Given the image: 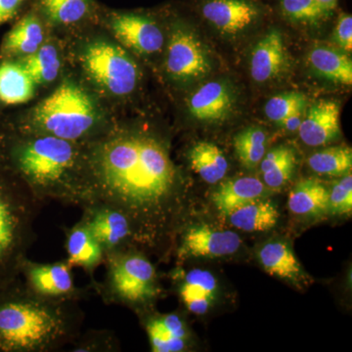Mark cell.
<instances>
[{"label":"cell","instance_id":"cell-1","mask_svg":"<svg viewBox=\"0 0 352 352\" xmlns=\"http://www.w3.org/2000/svg\"><path fill=\"white\" fill-rule=\"evenodd\" d=\"M87 160L94 204L126 214L131 240L159 241L182 200L166 146L142 132H120L92 146Z\"/></svg>","mask_w":352,"mask_h":352},{"label":"cell","instance_id":"cell-2","mask_svg":"<svg viewBox=\"0 0 352 352\" xmlns=\"http://www.w3.org/2000/svg\"><path fill=\"white\" fill-rule=\"evenodd\" d=\"M0 157L38 200L94 203L87 150L78 142L38 133L1 136Z\"/></svg>","mask_w":352,"mask_h":352},{"label":"cell","instance_id":"cell-3","mask_svg":"<svg viewBox=\"0 0 352 352\" xmlns=\"http://www.w3.org/2000/svg\"><path fill=\"white\" fill-rule=\"evenodd\" d=\"M69 298L36 293L20 279L0 291V352H43L65 344L75 332Z\"/></svg>","mask_w":352,"mask_h":352},{"label":"cell","instance_id":"cell-4","mask_svg":"<svg viewBox=\"0 0 352 352\" xmlns=\"http://www.w3.org/2000/svg\"><path fill=\"white\" fill-rule=\"evenodd\" d=\"M39 201L0 157V291L22 275Z\"/></svg>","mask_w":352,"mask_h":352},{"label":"cell","instance_id":"cell-5","mask_svg":"<svg viewBox=\"0 0 352 352\" xmlns=\"http://www.w3.org/2000/svg\"><path fill=\"white\" fill-rule=\"evenodd\" d=\"M31 120L32 133L80 142L94 131L98 116L94 100L82 88L64 82L34 108Z\"/></svg>","mask_w":352,"mask_h":352},{"label":"cell","instance_id":"cell-6","mask_svg":"<svg viewBox=\"0 0 352 352\" xmlns=\"http://www.w3.org/2000/svg\"><path fill=\"white\" fill-rule=\"evenodd\" d=\"M85 73L107 94L126 96L136 88L139 69L135 62L117 44L95 41L82 54Z\"/></svg>","mask_w":352,"mask_h":352},{"label":"cell","instance_id":"cell-7","mask_svg":"<svg viewBox=\"0 0 352 352\" xmlns=\"http://www.w3.org/2000/svg\"><path fill=\"white\" fill-rule=\"evenodd\" d=\"M109 254V288L116 298L129 303L149 302L159 293L156 270L138 254Z\"/></svg>","mask_w":352,"mask_h":352},{"label":"cell","instance_id":"cell-8","mask_svg":"<svg viewBox=\"0 0 352 352\" xmlns=\"http://www.w3.org/2000/svg\"><path fill=\"white\" fill-rule=\"evenodd\" d=\"M164 65L168 76L182 83L201 80L212 71V62L203 43L183 25L173 28Z\"/></svg>","mask_w":352,"mask_h":352},{"label":"cell","instance_id":"cell-9","mask_svg":"<svg viewBox=\"0 0 352 352\" xmlns=\"http://www.w3.org/2000/svg\"><path fill=\"white\" fill-rule=\"evenodd\" d=\"M108 25L115 38L140 55H152L163 48V31L156 21L143 14L113 12Z\"/></svg>","mask_w":352,"mask_h":352},{"label":"cell","instance_id":"cell-10","mask_svg":"<svg viewBox=\"0 0 352 352\" xmlns=\"http://www.w3.org/2000/svg\"><path fill=\"white\" fill-rule=\"evenodd\" d=\"M201 15L223 34H240L256 24L263 9L256 0H205Z\"/></svg>","mask_w":352,"mask_h":352},{"label":"cell","instance_id":"cell-11","mask_svg":"<svg viewBox=\"0 0 352 352\" xmlns=\"http://www.w3.org/2000/svg\"><path fill=\"white\" fill-rule=\"evenodd\" d=\"M242 240L237 233L201 224L190 227L183 236L180 258H221L239 251Z\"/></svg>","mask_w":352,"mask_h":352},{"label":"cell","instance_id":"cell-12","mask_svg":"<svg viewBox=\"0 0 352 352\" xmlns=\"http://www.w3.org/2000/svg\"><path fill=\"white\" fill-rule=\"evenodd\" d=\"M83 226L100 244L104 252L118 251L126 241L131 240V222L126 214L102 204L85 207Z\"/></svg>","mask_w":352,"mask_h":352},{"label":"cell","instance_id":"cell-13","mask_svg":"<svg viewBox=\"0 0 352 352\" xmlns=\"http://www.w3.org/2000/svg\"><path fill=\"white\" fill-rule=\"evenodd\" d=\"M235 103L232 87L226 80H212L199 87L187 106L190 115L199 122H220L231 115Z\"/></svg>","mask_w":352,"mask_h":352},{"label":"cell","instance_id":"cell-14","mask_svg":"<svg viewBox=\"0 0 352 352\" xmlns=\"http://www.w3.org/2000/svg\"><path fill=\"white\" fill-rule=\"evenodd\" d=\"M289 65L283 36L278 30H271L254 45L250 71L254 82L264 83L284 75Z\"/></svg>","mask_w":352,"mask_h":352},{"label":"cell","instance_id":"cell-15","mask_svg":"<svg viewBox=\"0 0 352 352\" xmlns=\"http://www.w3.org/2000/svg\"><path fill=\"white\" fill-rule=\"evenodd\" d=\"M340 104L333 100H319L308 109L298 127L302 142L311 147L327 145L340 138Z\"/></svg>","mask_w":352,"mask_h":352},{"label":"cell","instance_id":"cell-16","mask_svg":"<svg viewBox=\"0 0 352 352\" xmlns=\"http://www.w3.org/2000/svg\"><path fill=\"white\" fill-rule=\"evenodd\" d=\"M71 267L68 263L34 264L25 261L22 275L28 286L36 293L50 298H69L75 291Z\"/></svg>","mask_w":352,"mask_h":352},{"label":"cell","instance_id":"cell-17","mask_svg":"<svg viewBox=\"0 0 352 352\" xmlns=\"http://www.w3.org/2000/svg\"><path fill=\"white\" fill-rule=\"evenodd\" d=\"M44 29L36 9L25 14L7 34L0 47V60L29 56L43 45Z\"/></svg>","mask_w":352,"mask_h":352},{"label":"cell","instance_id":"cell-18","mask_svg":"<svg viewBox=\"0 0 352 352\" xmlns=\"http://www.w3.org/2000/svg\"><path fill=\"white\" fill-rule=\"evenodd\" d=\"M258 256L259 263L268 274L298 286L307 281L302 265L288 243L284 241L266 243L259 249Z\"/></svg>","mask_w":352,"mask_h":352},{"label":"cell","instance_id":"cell-19","mask_svg":"<svg viewBox=\"0 0 352 352\" xmlns=\"http://www.w3.org/2000/svg\"><path fill=\"white\" fill-rule=\"evenodd\" d=\"M265 194V185L256 177L244 176L222 182L212 196L215 208L220 214L227 217L232 210L249 203L263 198Z\"/></svg>","mask_w":352,"mask_h":352},{"label":"cell","instance_id":"cell-20","mask_svg":"<svg viewBox=\"0 0 352 352\" xmlns=\"http://www.w3.org/2000/svg\"><path fill=\"white\" fill-rule=\"evenodd\" d=\"M146 330L154 352H179L186 349L188 331L177 314L155 317L148 322Z\"/></svg>","mask_w":352,"mask_h":352},{"label":"cell","instance_id":"cell-21","mask_svg":"<svg viewBox=\"0 0 352 352\" xmlns=\"http://www.w3.org/2000/svg\"><path fill=\"white\" fill-rule=\"evenodd\" d=\"M36 85L19 60L0 62V102L6 105H20L34 97Z\"/></svg>","mask_w":352,"mask_h":352},{"label":"cell","instance_id":"cell-22","mask_svg":"<svg viewBox=\"0 0 352 352\" xmlns=\"http://www.w3.org/2000/svg\"><path fill=\"white\" fill-rule=\"evenodd\" d=\"M308 61L321 78L339 85H351L352 60L346 51L331 46H316L309 53Z\"/></svg>","mask_w":352,"mask_h":352},{"label":"cell","instance_id":"cell-23","mask_svg":"<svg viewBox=\"0 0 352 352\" xmlns=\"http://www.w3.org/2000/svg\"><path fill=\"white\" fill-rule=\"evenodd\" d=\"M34 9L58 25L80 24L92 19L98 11L94 0H36Z\"/></svg>","mask_w":352,"mask_h":352},{"label":"cell","instance_id":"cell-24","mask_svg":"<svg viewBox=\"0 0 352 352\" xmlns=\"http://www.w3.org/2000/svg\"><path fill=\"white\" fill-rule=\"evenodd\" d=\"M217 291V279L210 271L193 270L185 276L180 296L190 311L204 315L214 303Z\"/></svg>","mask_w":352,"mask_h":352},{"label":"cell","instance_id":"cell-25","mask_svg":"<svg viewBox=\"0 0 352 352\" xmlns=\"http://www.w3.org/2000/svg\"><path fill=\"white\" fill-rule=\"evenodd\" d=\"M279 215L272 201L259 198L236 208L227 217L231 226L239 230L264 232L276 226Z\"/></svg>","mask_w":352,"mask_h":352},{"label":"cell","instance_id":"cell-26","mask_svg":"<svg viewBox=\"0 0 352 352\" xmlns=\"http://www.w3.org/2000/svg\"><path fill=\"white\" fill-rule=\"evenodd\" d=\"M188 161L192 170L210 184H217L223 179L228 170V162L223 151L207 141L196 143L189 150Z\"/></svg>","mask_w":352,"mask_h":352},{"label":"cell","instance_id":"cell-27","mask_svg":"<svg viewBox=\"0 0 352 352\" xmlns=\"http://www.w3.org/2000/svg\"><path fill=\"white\" fill-rule=\"evenodd\" d=\"M329 190L324 183L307 178L296 184L289 196V208L296 215L316 217L328 210Z\"/></svg>","mask_w":352,"mask_h":352},{"label":"cell","instance_id":"cell-28","mask_svg":"<svg viewBox=\"0 0 352 352\" xmlns=\"http://www.w3.org/2000/svg\"><path fill=\"white\" fill-rule=\"evenodd\" d=\"M264 185L279 189L293 177L296 168V153L287 146H279L264 155L259 164Z\"/></svg>","mask_w":352,"mask_h":352},{"label":"cell","instance_id":"cell-29","mask_svg":"<svg viewBox=\"0 0 352 352\" xmlns=\"http://www.w3.org/2000/svg\"><path fill=\"white\" fill-rule=\"evenodd\" d=\"M67 252L69 265L82 266L87 270H91L100 263L104 254L100 244L82 222L69 231Z\"/></svg>","mask_w":352,"mask_h":352},{"label":"cell","instance_id":"cell-30","mask_svg":"<svg viewBox=\"0 0 352 352\" xmlns=\"http://www.w3.org/2000/svg\"><path fill=\"white\" fill-rule=\"evenodd\" d=\"M17 60L36 85L54 82L61 68L59 53L51 44H43L36 52Z\"/></svg>","mask_w":352,"mask_h":352},{"label":"cell","instance_id":"cell-31","mask_svg":"<svg viewBox=\"0 0 352 352\" xmlns=\"http://www.w3.org/2000/svg\"><path fill=\"white\" fill-rule=\"evenodd\" d=\"M267 134L258 126H250L234 138V148L241 164L248 170L258 168L266 154Z\"/></svg>","mask_w":352,"mask_h":352},{"label":"cell","instance_id":"cell-32","mask_svg":"<svg viewBox=\"0 0 352 352\" xmlns=\"http://www.w3.org/2000/svg\"><path fill=\"white\" fill-rule=\"evenodd\" d=\"M308 166L321 175L344 176L351 173L352 150L347 146L326 148L308 157Z\"/></svg>","mask_w":352,"mask_h":352},{"label":"cell","instance_id":"cell-33","mask_svg":"<svg viewBox=\"0 0 352 352\" xmlns=\"http://www.w3.org/2000/svg\"><path fill=\"white\" fill-rule=\"evenodd\" d=\"M307 106V97L302 92H284L271 97L266 102L264 113L272 122H281L292 113L305 111Z\"/></svg>","mask_w":352,"mask_h":352},{"label":"cell","instance_id":"cell-34","mask_svg":"<svg viewBox=\"0 0 352 352\" xmlns=\"http://www.w3.org/2000/svg\"><path fill=\"white\" fill-rule=\"evenodd\" d=\"M280 9L287 20L302 24H317L329 16L316 0H280Z\"/></svg>","mask_w":352,"mask_h":352},{"label":"cell","instance_id":"cell-35","mask_svg":"<svg viewBox=\"0 0 352 352\" xmlns=\"http://www.w3.org/2000/svg\"><path fill=\"white\" fill-rule=\"evenodd\" d=\"M328 210L333 214L349 215L352 212V176L344 175L329 191Z\"/></svg>","mask_w":352,"mask_h":352},{"label":"cell","instance_id":"cell-36","mask_svg":"<svg viewBox=\"0 0 352 352\" xmlns=\"http://www.w3.org/2000/svg\"><path fill=\"white\" fill-rule=\"evenodd\" d=\"M333 41L340 50L351 52L352 50V17L351 14L344 13L338 19L333 36Z\"/></svg>","mask_w":352,"mask_h":352},{"label":"cell","instance_id":"cell-37","mask_svg":"<svg viewBox=\"0 0 352 352\" xmlns=\"http://www.w3.org/2000/svg\"><path fill=\"white\" fill-rule=\"evenodd\" d=\"M27 2L28 0H0V27L13 20Z\"/></svg>","mask_w":352,"mask_h":352},{"label":"cell","instance_id":"cell-38","mask_svg":"<svg viewBox=\"0 0 352 352\" xmlns=\"http://www.w3.org/2000/svg\"><path fill=\"white\" fill-rule=\"evenodd\" d=\"M303 112H305V111H300V112L292 113L291 116H289L288 118H286V119L282 120V122H279L278 124L289 131H298V127L300 126V122H302V116Z\"/></svg>","mask_w":352,"mask_h":352},{"label":"cell","instance_id":"cell-39","mask_svg":"<svg viewBox=\"0 0 352 352\" xmlns=\"http://www.w3.org/2000/svg\"><path fill=\"white\" fill-rule=\"evenodd\" d=\"M316 1L319 6L330 16L333 12V10L337 8L339 0H316Z\"/></svg>","mask_w":352,"mask_h":352}]
</instances>
